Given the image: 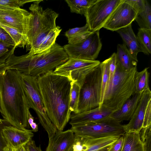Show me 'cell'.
<instances>
[{
	"mask_svg": "<svg viewBox=\"0 0 151 151\" xmlns=\"http://www.w3.org/2000/svg\"><path fill=\"white\" fill-rule=\"evenodd\" d=\"M116 53V63L124 69L129 70L137 66V61L132 58L124 44L118 45Z\"/></svg>",
	"mask_w": 151,
	"mask_h": 151,
	"instance_id": "cell-22",
	"label": "cell"
},
{
	"mask_svg": "<svg viewBox=\"0 0 151 151\" xmlns=\"http://www.w3.org/2000/svg\"><path fill=\"white\" fill-rule=\"evenodd\" d=\"M21 77L29 107L35 111L40 123L47 132L49 139L58 131L46 113L39 90L37 78L21 73Z\"/></svg>",
	"mask_w": 151,
	"mask_h": 151,
	"instance_id": "cell-5",
	"label": "cell"
},
{
	"mask_svg": "<svg viewBox=\"0 0 151 151\" xmlns=\"http://www.w3.org/2000/svg\"><path fill=\"white\" fill-rule=\"evenodd\" d=\"M108 59L109 70V78L108 84L109 83L111 80L114 76L116 69V53L114 52L108 58Z\"/></svg>",
	"mask_w": 151,
	"mask_h": 151,
	"instance_id": "cell-37",
	"label": "cell"
},
{
	"mask_svg": "<svg viewBox=\"0 0 151 151\" xmlns=\"http://www.w3.org/2000/svg\"><path fill=\"white\" fill-rule=\"evenodd\" d=\"M151 100L147 106L144 117L143 128L151 125Z\"/></svg>",
	"mask_w": 151,
	"mask_h": 151,
	"instance_id": "cell-40",
	"label": "cell"
},
{
	"mask_svg": "<svg viewBox=\"0 0 151 151\" xmlns=\"http://www.w3.org/2000/svg\"><path fill=\"white\" fill-rule=\"evenodd\" d=\"M123 0H96L86 10L84 15L89 30L99 31L112 12Z\"/></svg>",
	"mask_w": 151,
	"mask_h": 151,
	"instance_id": "cell-8",
	"label": "cell"
},
{
	"mask_svg": "<svg viewBox=\"0 0 151 151\" xmlns=\"http://www.w3.org/2000/svg\"><path fill=\"white\" fill-rule=\"evenodd\" d=\"M142 94L135 93L119 110L112 113L110 116L119 123L124 121L129 120L137 108Z\"/></svg>",
	"mask_w": 151,
	"mask_h": 151,
	"instance_id": "cell-18",
	"label": "cell"
},
{
	"mask_svg": "<svg viewBox=\"0 0 151 151\" xmlns=\"http://www.w3.org/2000/svg\"><path fill=\"white\" fill-rule=\"evenodd\" d=\"M136 11L124 0L111 14L103 27L116 31L132 24L137 15Z\"/></svg>",
	"mask_w": 151,
	"mask_h": 151,
	"instance_id": "cell-11",
	"label": "cell"
},
{
	"mask_svg": "<svg viewBox=\"0 0 151 151\" xmlns=\"http://www.w3.org/2000/svg\"><path fill=\"white\" fill-rule=\"evenodd\" d=\"M112 145L105 147L97 151H110Z\"/></svg>",
	"mask_w": 151,
	"mask_h": 151,
	"instance_id": "cell-46",
	"label": "cell"
},
{
	"mask_svg": "<svg viewBox=\"0 0 151 151\" xmlns=\"http://www.w3.org/2000/svg\"><path fill=\"white\" fill-rule=\"evenodd\" d=\"M70 129L75 136L83 138L122 136L126 132L125 124L110 116L96 122L71 125Z\"/></svg>",
	"mask_w": 151,
	"mask_h": 151,
	"instance_id": "cell-6",
	"label": "cell"
},
{
	"mask_svg": "<svg viewBox=\"0 0 151 151\" xmlns=\"http://www.w3.org/2000/svg\"><path fill=\"white\" fill-rule=\"evenodd\" d=\"M92 32L90 31L83 33L76 37L68 39V43L70 44H75L79 43L88 37Z\"/></svg>",
	"mask_w": 151,
	"mask_h": 151,
	"instance_id": "cell-39",
	"label": "cell"
},
{
	"mask_svg": "<svg viewBox=\"0 0 151 151\" xmlns=\"http://www.w3.org/2000/svg\"><path fill=\"white\" fill-rule=\"evenodd\" d=\"M135 20L139 26L140 28L151 29V7L147 1L145 10L137 14Z\"/></svg>",
	"mask_w": 151,
	"mask_h": 151,
	"instance_id": "cell-29",
	"label": "cell"
},
{
	"mask_svg": "<svg viewBox=\"0 0 151 151\" xmlns=\"http://www.w3.org/2000/svg\"><path fill=\"white\" fill-rule=\"evenodd\" d=\"M69 57L64 48L56 42L49 49L32 55H12L0 65V72L8 70H18L22 74L37 78L66 62Z\"/></svg>",
	"mask_w": 151,
	"mask_h": 151,
	"instance_id": "cell-3",
	"label": "cell"
},
{
	"mask_svg": "<svg viewBox=\"0 0 151 151\" xmlns=\"http://www.w3.org/2000/svg\"><path fill=\"white\" fill-rule=\"evenodd\" d=\"M123 142V136H121L113 144L110 151H122Z\"/></svg>",
	"mask_w": 151,
	"mask_h": 151,
	"instance_id": "cell-43",
	"label": "cell"
},
{
	"mask_svg": "<svg viewBox=\"0 0 151 151\" xmlns=\"http://www.w3.org/2000/svg\"><path fill=\"white\" fill-rule=\"evenodd\" d=\"M102 72V86L100 104L101 107L104 94L108 85L109 78V65L108 58L100 63Z\"/></svg>",
	"mask_w": 151,
	"mask_h": 151,
	"instance_id": "cell-31",
	"label": "cell"
},
{
	"mask_svg": "<svg viewBox=\"0 0 151 151\" xmlns=\"http://www.w3.org/2000/svg\"><path fill=\"white\" fill-rule=\"evenodd\" d=\"M13 151H14V150H13Z\"/></svg>",
	"mask_w": 151,
	"mask_h": 151,
	"instance_id": "cell-50",
	"label": "cell"
},
{
	"mask_svg": "<svg viewBox=\"0 0 151 151\" xmlns=\"http://www.w3.org/2000/svg\"><path fill=\"white\" fill-rule=\"evenodd\" d=\"M99 65L83 68L71 71L69 73V78L72 81L77 83L81 87L86 76Z\"/></svg>",
	"mask_w": 151,
	"mask_h": 151,
	"instance_id": "cell-27",
	"label": "cell"
},
{
	"mask_svg": "<svg viewBox=\"0 0 151 151\" xmlns=\"http://www.w3.org/2000/svg\"><path fill=\"white\" fill-rule=\"evenodd\" d=\"M3 151H13V150L6 146L4 148Z\"/></svg>",
	"mask_w": 151,
	"mask_h": 151,
	"instance_id": "cell-48",
	"label": "cell"
},
{
	"mask_svg": "<svg viewBox=\"0 0 151 151\" xmlns=\"http://www.w3.org/2000/svg\"><path fill=\"white\" fill-rule=\"evenodd\" d=\"M0 74H1V73H0Z\"/></svg>",
	"mask_w": 151,
	"mask_h": 151,
	"instance_id": "cell-49",
	"label": "cell"
},
{
	"mask_svg": "<svg viewBox=\"0 0 151 151\" xmlns=\"http://www.w3.org/2000/svg\"><path fill=\"white\" fill-rule=\"evenodd\" d=\"M80 86L76 82L72 81L70 94L69 109L71 112L77 114Z\"/></svg>",
	"mask_w": 151,
	"mask_h": 151,
	"instance_id": "cell-30",
	"label": "cell"
},
{
	"mask_svg": "<svg viewBox=\"0 0 151 151\" xmlns=\"http://www.w3.org/2000/svg\"><path fill=\"white\" fill-rule=\"evenodd\" d=\"M102 44L99 31L92 32L82 41L75 44H68L63 47L69 58L94 60L101 49Z\"/></svg>",
	"mask_w": 151,
	"mask_h": 151,
	"instance_id": "cell-9",
	"label": "cell"
},
{
	"mask_svg": "<svg viewBox=\"0 0 151 151\" xmlns=\"http://www.w3.org/2000/svg\"><path fill=\"white\" fill-rule=\"evenodd\" d=\"M151 125L143 128L139 132L145 151H151Z\"/></svg>",
	"mask_w": 151,
	"mask_h": 151,
	"instance_id": "cell-32",
	"label": "cell"
},
{
	"mask_svg": "<svg viewBox=\"0 0 151 151\" xmlns=\"http://www.w3.org/2000/svg\"><path fill=\"white\" fill-rule=\"evenodd\" d=\"M151 100V92L150 89L144 91L135 111L129 120L125 124L126 132H139L143 126L146 109Z\"/></svg>",
	"mask_w": 151,
	"mask_h": 151,
	"instance_id": "cell-13",
	"label": "cell"
},
{
	"mask_svg": "<svg viewBox=\"0 0 151 151\" xmlns=\"http://www.w3.org/2000/svg\"><path fill=\"white\" fill-rule=\"evenodd\" d=\"M46 113L58 131H63L70 120V94L72 81L50 71L37 78Z\"/></svg>",
	"mask_w": 151,
	"mask_h": 151,
	"instance_id": "cell-1",
	"label": "cell"
},
{
	"mask_svg": "<svg viewBox=\"0 0 151 151\" xmlns=\"http://www.w3.org/2000/svg\"><path fill=\"white\" fill-rule=\"evenodd\" d=\"M21 73L8 70L0 74V113L4 120L19 129L29 128L30 112Z\"/></svg>",
	"mask_w": 151,
	"mask_h": 151,
	"instance_id": "cell-2",
	"label": "cell"
},
{
	"mask_svg": "<svg viewBox=\"0 0 151 151\" xmlns=\"http://www.w3.org/2000/svg\"><path fill=\"white\" fill-rule=\"evenodd\" d=\"M148 68H146L139 72H136L134 77V86L135 93H141L149 89V78L150 73Z\"/></svg>",
	"mask_w": 151,
	"mask_h": 151,
	"instance_id": "cell-24",
	"label": "cell"
},
{
	"mask_svg": "<svg viewBox=\"0 0 151 151\" xmlns=\"http://www.w3.org/2000/svg\"><path fill=\"white\" fill-rule=\"evenodd\" d=\"M11 125L4 120L0 119V151H3L4 148L6 146L2 135V131L6 126Z\"/></svg>",
	"mask_w": 151,
	"mask_h": 151,
	"instance_id": "cell-41",
	"label": "cell"
},
{
	"mask_svg": "<svg viewBox=\"0 0 151 151\" xmlns=\"http://www.w3.org/2000/svg\"><path fill=\"white\" fill-rule=\"evenodd\" d=\"M120 136L113 135L94 138H83L77 137L82 142V151H97L113 145Z\"/></svg>",
	"mask_w": 151,
	"mask_h": 151,
	"instance_id": "cell-21",
	"label": "cell"
},
{
	"mask_svg": "<svg viewBox=\"0 0 151 151\" xmlns=\"http://www.w3.org/2000/svg\"><path fill=\"white\" fill-rule=\"evenodd\" d=\"M100 63L98 60H90L69 58L66 62L57 67L53 72L55 74L69 78V73L71 71L83 68L98 65Z\"/></svg>",
	"mask_w": 151,
	"mask_h": 151,
	"instance_id": "cell-17",
	"label": "cell"
},
{
	"mask_svg": "<svg viewBox=\"0 0 151 151\" xmlns=\"http://www.w3.org/2000/svg\"><path fill=\"white\" fill-rule=\"evenodd\" d=\"M30 0H0V8H20L26 3L34 2Z\"/></svg>",
	"mask_w": 151,
	"mask_h": 151,
	"instance_id": "cell-34",
	"label": "cell"
},
{
	"mask_svg": "<svg viewBox=\"0 0 151 151\" xmlns=\"http://www.w3.org/2000/svg\"><path fill=\"white\" fill-rule=\"evenodd\" d=\"M2 135L6 146L12 150L17 149L27 143L34 136L32 130L19 129L11 125L3 129Z\"/></svg>",
	"mask_w": 151,
	"mask_h": 151,
	"instance_id": "cell-12",
	"label": "cell"
},
{
	"mask_svg": "<svg viewBox=\"0 0 151 151\" xmlns=\"http://www.w3.org/2000/svg\"><path fill=\"white\" fill-rule=\"evenodd\" d=\"M32 128L33 132H37L38 131V125L35 122H34L32 124L30 125Z\"/></svg>",
	"mask_w": 151,
	"mask_h": 151,
	"instance_id": "cell-45",
	"label": "cell"
},
{
	"mask_svg": "<svg viewBox=\"0 0 151 151\" xmlns=\"http://www.w3.org/2000/svg\"><path fill=\"white\" fill-rule=\"evenodd\" d=\"M102 86L100 64L86 77L80 87L77 114L99 107Z\"/></svg>",
	"mask_w": 151,
	"mask_h": 151,
	"instance_id": "cell-7",
	"label": "cell"
},
{
	"mask_svg": "<svg viewBox=\"0 0 151 151\" xmlns=\"http://www.w3.org/2000/svg\"><path fill=\"white\" fill-rule=\"evenodd\" d=\"M17 47L0 42V65L4 63L9 56L14 54Z\"/></svg>",
	"mask_w": 151,
	"mask_h": 151,
	"instance_id": "cell-33",
	"label": "cell"
},
{
	"mask_svg": "<svg viewBox=\"0 0 151 151\" xmlns=\"http://www.w3.org/2000/svg\"><path fill=\"white\" fill-rule=\"evenodd\" d=\"M24 146L26 151H42L40 146H37L35 142L32 139Z\"/></svg>",
	"mask_w": 151,
	"mask_h": 151,
	"instance_id": "cell-42",
	"label": "cell"
},
{
	"mask_svg": "<svg viewBox=\"0 0 151 151\" xmlns=\"http://www.w3.org/2000/svg\"><path fill=\"white\" fill-rule=\"evenodd\" d=\"M0 26L8 33L17 47H23L27 45V38L17 29L0 23Z\"/></svg>",
	"mask_w": 151,
	"mask_h": 151,
	"instance_id": "cell-28",
	"label": "cell"
},
{
	"mask_svg": "<svg viewBox=\"0 0 151 151\" xmlns=\"http://www.w3.org/2000/svg\"><path fill=\"white\" fill-rule=\"evenodd\" d=\"M42 1L35 0L29 8L32 16L27 36V46H30L33 39L39 34L40 22L43 11L39 4Z\"/></svg>",
	"mask_w": 151,
	"mask_h": 151,
	"instance_id": "cell-20",
	"label": "cell"
},
{
	"mask_svg": "<svg viewBox=\"0 0 151 151\" xmlns=\"http://www.w3.org/2000/svg\"><path fill=\"white\" fill-rule=\"evenodd\" d=\"M129 4L137 14L143 12L145 9L147 1L146 0H124Z\"/></svg>",
	"mask_w": 151,
	"mask_h": 151,
	"instance_id": "cell-35",
	"label": "cell"
},
{
	"mask_svg": "<svg viewBox=\"0 0 151 151\" xmlns=\"http://www.w3.org/2000/svg\"><path fill=\"white\" fill-rule=\"evenodd\" d=\"M73 149V151H82L83 150L82 142L80 139L76 136Z\"/></svg>",
	"mask_w": 151,
	"mask_h": 151,
	"instance_id": "cell-44",
	"label": "cell"
},
{
	"mask_svg": "<svg viewBox=\"0 0 151 151\" xmlns=\"http://www.w3.org/2000/svg\"><path fill=\"white\" fill-rule=\"evenodd\" d=\"M13 150L14 151H26L24 146L21 147L17 150Z\"/></svg>",
	"mask_w": 151,
	"mask_h": 151,
	"instance_id": "cell-47",
	"label": "cell"
},
{
	"mask_svg": "<svg viewBox=\"0 0 151 151\" xmlns=\"http://www.w3.org/2000/svg\"><path fill=\"white\" fill-rule=\"evenodd\" d=\"M122 39L132 58L138 62L137 55L139 52L144 53L139 44L136 36L133 32L132 24L116 31Z\"/></svg>",
	"mask_w": 151,
	"mask_h": 151,
	"instance_id": "cell-19",
	"label": "cell"
},
{
	"mask_svg": "<svg viewBox=\"0 0 151 151\" xmlns=\"http://www.w3.org/2000/svg\"><path fill=\"white\" fill-rule=\"evenodd\" d=\"M31 16L20 8H0V23L17 29L27 38Z\"/></svg>",
	"mask_w": 151,
	"mask_h": 151,
	"instance_id": "cell-10",
	"label": "cell"
},
{
	"mask_svg": "<svg viewBox=\"0 0 151 151\" xmlns=\"http://www.w3.org/2000/svg\"><path fill=\"white\" fill-rule=\"evenodd\" d=\"M112 113L111 111L103 106L78 114L72 112L69 124L71 125L96 122L109 116Z\"/></svg>",
	"mask_w": 151,
	"mask_h": 151,
	"instance_id": "cell-15",
	"label": "cell"
},
{
	"mask_svg": "<svg viewBox=\"0 0 151 151\" xmlns=\"http://www.w3.org/2000/svg\"></svg>",
	"mask_w": 151,
	"mask_h": 151,
	"instance_id": "cell-51",
	"label": "cell"
},
{
	"mask_svg": "<svg viewBox=\"0 0 151 151\" xmlns=\"http://www.w3.org/2000/svg\"><path fill=\"white\" fill-rule=\"evenodd\" d=\"M61 30L60 27L57 26L55 28L42 32L35 37L32 40L31 46L34 49L37 50L36 54L50 48L55 43Z\"/></svg>",
	"mask_w": 151,
	"mask_h": 151,
	"instance_id": "cell-16",
	"label": "cell"
},
{
	"mask_svg": "<svg viewBox=\"0 0 151 151\" xmlns=\"http://www.w3.org/2000/svg\"><path fill=\"white\" fill-rule=\"evenodd\" d=\"M123 137L122 151H145L139 132H126Z\"/></svg>",
	"mask_w": 151,
	"mask_h": 151,
	"instance_id": "cell-23",
	"label": "cell"
},
{
	"mask_svg": "<svg viewBox=\"0 0 151 151\" xmlns=\"http://www.w3.org/2000/svg\"><path fill=\"white\" fill-rule=\"evenodd\" d=\"M96 0H65L71 12L84 15L87 9Z\"/></svg>",
	"mask_w": 151,
	"mask_h": 151,
	"instance_id": "cell-26",
	"label": "cell"
},
{
	"mask_svg": "<svg viewBox=\"0 0 151 151\" xmlns=\"http://www.w3.org/2000/svg\"><path fill=\"white\" fill-rule=\"evenodd\" d=\"M75 139L73 132L70 129L58 131L49 139L45 151H73Z\"/></svg>",
	"mask_w": 151,
	"mask_h": 151,
	"instance_id": "cell-14",
	"label": "cell"
},
{
	"mask_svg": "<svg viewBox=\"0 0 151 151\" xmlns=\"http://www.w3.org/2000/svg\"><path fill=\"white\" fill-rule=\"evenodd\" d=\"M144 53L149 55L151 53V29L139 28L136 36Z\"/></svg>",
	"mask_w": 151,
	"mask_h": 151,
	"instance_id": "cell-25",
	"label": "cell"
},
{
	"mask_svg": "<svg viewBox=\"0 0 151 151\" xmlns=\"http://www.w3.org/2000/svg\"><path fill=\"white\" fill-rule=\"evenodd\" d=\"M137 71V66L125 70L116 63L114 75L106 88L101 106L112 113L119 110L135 93L134 81Z\"/></svg>",
	"mask_w": 151,
	"mask_h": 151,
	"instance_id": "cell-4",
	"label": "cell"
},
{
	"mask_svg": "<svg viewBox=\"0 0 151 151\" xmlns=\"http://www.w3.org/2000/svg\"><path fill=\"white\" fill-rule=\"evenodd\" d=\"M88 31H89V27L87 24H86L82 27L69 29L65 32V35L68 39Z\"/></svg>",
	"mask_w": 151,
	"mask_h": 151,
	"instance_id": "cell-36",
	"label": "cell"
},
{
	"mask_svg": "<svg viewBox=\"0 0 151 151\" xmlns=\"http://www.w3.org/2000/svg\"><path fill=\"white\" fill-rule=\"evenodd\" d=\"M0 42L13 46H16L14 41L8 33L0 26Z\"/></svg>",
	"mask_w": 151,
	"mask_h": 151,
	"instance_id": "cell-38",
	"label": "cell"
}]
</instances>
